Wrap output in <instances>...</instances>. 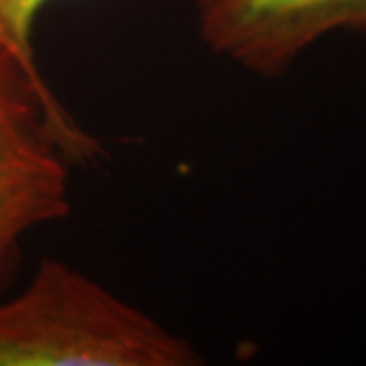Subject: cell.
<instances>
[{"instance_id": "obj_1", "label": "cell", "mask_w": 366, "mask_h": 366, "mask_svg": "<svg viewBox=\"0 0 366 366\" xmlns=\"http://www.w3.org/2000/svg\"><path fill=\"white\" fill-rule=\"evenodd\" d=\"M196 365L202 356L185 338L57 259L0 300V366Z\"/></svg>"}, {"instance_id": "obj_2", "label": "cell", "mask_w": 366, "mask_h": 366, "mask_svg": "<svg viewBox=\"0 0 366 366\" xmlns=\"http://www.w3.org/2000/svg\"><path fill=\"white\" fill-rule=\"evenodd\" d=\"M102 144L0 43V291L23 257L26 236L64 220L69 163L86 165Z\"/></svg>"}, {"instance_id": "obj_3", "label": "cell", "mask_w": 366, "mask_h": 366, "mask_svg": "<svg viewBox=\"0 0 366 366\" xmlns=\"http://www.w3.org/2000/svg\"><path fill=\"white\" fill-rule=\"evenodd\" d=\"M209 51L261 78H279L336 31H366V0H196Z\"/></svg>"}, {"instance_id": "obj_4", "label": "cell", "mask_w": 366, "mask_h": 366, "mask_svg": "<svg viewBox=\"0 0 366 366\" xmlns=\"http://www.w3.org/2000/svg\"><path fill=\"white\" fill-rule=\"evenodd\" d=\"M51 2L57 0H0V43L9 47V51L37 79H45V76L37 64L33 33L41 11Z\"/></svg>"}]
</instances>
